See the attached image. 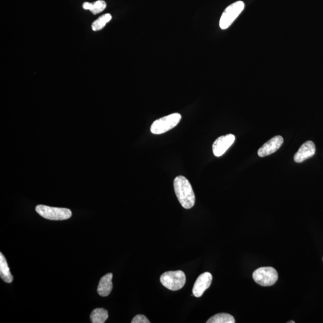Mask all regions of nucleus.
<instances>
[{
    "instance_id": "f257e3e1",
    "label": "nucleus",
    "mask_w": 323,
    "mask_h": 323,
    "mask_svg": "<svg viewBox=\"0 0 323 323\" xmlns=\"http://www.w3.org/2000/svg\"><path fill=\"white\" fill-rule=\"evenodd\" d=\"M174 188L183 207L187 209L193 207L195 203V195L189 180L184 176H177L174 180Z\"/></svg>"
},
{
    "instance_id": "f03ea898",
    "label": "nucleus",
    "mask_w": 323,
    "mask_h": 323,
    "mask_svg": "<svg viewBox=\"0 0 323 323\" xmlns=\"http://www.w3.org/2000/svg\"><path fill=\"white\" fill-rule=\"evenodd\" d=\"M181 119V115L177 113L160 118L153 122L150 128V131L156 135L167 132L176 127Z\"/></svg>"
},
{
    "instance_id": "7ed1b4c3",
    "label": "nucleus",
    "mask_w": 323,
    "mask_h": 323,
    "mask_svg": "<svg viewBox=\"0 0 323 323\" xmlns=\"http://www.w3.org/2000/svg\"><path fill=\"white\" fill-rule=\"evenodd\" d=\"M161 283L167 289L172 291H177L184 287L186 278L182 270L166 272L160 278Z\"/></svg>"
},
{
    "instance_id": "20e7f679",
    "label": "nucleus",
    "mask_w": 323,
    "mask_h": 323,
    "mask_svg": "<svg viewBox=\"0 0 323 323\" xmlns=\"http://www.w3.org/2000/svg\"><path fill=\"white\" fill-rule=\"evenodd\" d=\"M36 210L38 214L45 219L51 220H67L71 217L70 209L63 208L51 207V206L39 205Z\"/></svg>"
},
{
    "instance_id": "39448f33",
    "label": "nucleus",
    "mask_w": 323,
    "mask_h": 323,
    "mask_svg": "<svg viewBox=\"0 0 323 323\" xmlns=\"http://www.w3.org/2000/svg\"><path fill=\"white\" fill-rule=\"evenodd\" d=\"M253 278L260 286L268 287L275 284L278 279V274L272 267H261L253 273Z\"/></svg>"
},
{
    "instance_id": "423d86ee",
    "label": "nucleus",
    "mask_w": 323,
    "mask_h": 323,
    "mask_svg": "<svg viewBox=\"0 0 323 323\" xmlns=\"http://www.w3.org/2000/svg\"><path fill=\"white\" fill-rule=\"evenodd\" d=\"M245 7V4L242 1L234 2L226 8L220 19L219 25L221 29L226 30L231 26Z\"/></svg>"
},
{
    "instance_id": "0eeeda50",
    "label": "nucleus",
    "mask_w": 323,
    "mask_h": 323,
    "mask_svg": "<svg viewBox=\"0 0 323 323\" xmlns=\"http://www.w3.org/2000/svg\"><path fill=\"white\" fill-rule=\"evenodd\" d=\"M235 140V136L233 134L220 136L212 144V152L214 155L216 157L222 156L234 143Z\"/></svg>"
},
{
    "instance_id": "6e6552de",
    "label": "nucleus",
    "mask_w": 323,
    "mask_h": 323,
    "mask_svg": "<svg viewBox=\"0 0 323 323\" xmlns=\"http://www.w3.org/2000/svg\"><path fill=\"white\" fill-rule=\"evenodd\" d=\"M212 280V276L210 273L206 272L202 273L197 278L194 283L193 290V295L196 298H200L203 293L210 287Z\"/></svg>"
},
{
    "instance_id": "1a4fd4ad",
    "label": "nucleus",
    "mask_w": 323,
    "mask_h": 323,
    "mask_svg": "<svg viewBox=\"0 0 323 323\" xmlns=\"http://www.w3.org/2000/svg\"><path fill=\"white\" fill-rule=\"evenodd\" d=\"M284 142L283 138L281 136L277 135L272 138L266 143H264L259 149L258 153L260 158H263L267 156L271 155L277 151L283 145Z\"/></svg>"
},
{
    "instance_id": "9d476101",
    "label": "nucleus",
    "mask_w": 323,
    "mask_h": 323,
    "mask_svg": "<svg viewBox=\"0 0 323 323\" xmlns=\"http://www.w3.org/2000/svg\"><path fill=\"white\" fill-rule=\"evenodd\" d=\"M316 152V145L313 141L305 142L295 153L294 161L296 163L303 162L305 160L310 159L315 155Z\"/></svg>"
},
{
    "instance_id": "9b49d317",
    "label": "nucleus",
    "mask_w": 323,
    "mask_h": 323,
    "mask_svg": "<svg viewBox=\"0 0 323 323\" xmlns=\"http://www.w3.org/2000/svg\"><path fill=\"white\" fill-rule=\"evenodd\" d=\"M113 273H109L105 275L100 279L97 292L101 296H109L113 289Z\"/></svg>"
},
{
    "instance_id": "f8f14e48",
    "label": "nucleus",
    "mask_w": 323,
    "mask_h": 323,
    "mask_svg": "<svg viewBox=\"0 0 323 323\" xmlns=\"http://www.w3.org/2000/svg\"><path fill=\"white\" fill-rule=\"evenodd\" d=\"M0 276L2 280L7 283H10L13 280L9 267H8L7 261L2 253H0Z\"/></svg>"
},
{
    "instance_id": "ddd939ff",
    "label": "nucleus",
    "mask_w": 323,
    "mask_h": 323,
    "mask_svg": "<svg viewBox=\"0 0 323 323\" xmlns=\"http://www.w3.org/2000/svg\"><path fill=\"white\" fill-rule=\"evenodd\" d=\"M106 2L103 0H98L94 3L85 2L83 4V8L85 10H89L94 14L102 12L106 8Z\"/></svg>"
},
{
    "instance_id": "4468645a",
    "label": "nucleus",
    "mask_w": 323,
    "mask_h": 323,
    "mask_svg": "<svg viewBox=\"0 0 323 323\" xmlns=\"http://www.w3.org/2000/svg\"><path fill=\"white\" fill-rule=\"evenodd\" d=\"M90 318L92 323H104L109 318V313L104 308H97L92 311Z\"/></svg>"
},
{
    "instance_id": "2eb2a0df",
    "label": "nucleus",
    "mask_w": 323,
    "mask_h": 323,
    "mask_svg": "<svg viewBox=\"0 0 323 323\" xmlns=\"http://www.w3.org/2000/svg\"><path fill=\"white\" fill-rule=\"evenodd\" d=\"M234 317L226 313L217 314L209 319L206 323H235Z\"/></svg>"
},
{
    "instance_id": "dca6fc26",
    "label": "nucleus",
    "mask_w": 323,
    "mask_h": 323,
    "mask_svg": "<svg viewBox=\"0 0 323 323\" xmlns=\"http://www.w3.org/2000/svg\"><path fill=\"white\" fill-rule=\"evenodd\" d=\"M112 19L111 14L107 13L100 16L99 18L92 23V29L93 31H100L109 23Z\"/></svg>"
},
{
    "instance_id": "f3484780",
    "label": "nucleus",
    "mask_w": 323,
    "mask_h": 323,
    "mask_svg": "<svg viewBox=\"0 0 323 323\" xmlns=\"http://www.w3.org/2000/svg\"><path fill=\"white\" fill-rule=\"evenodd\" d=\"M132 323H150V322L144 315H136L131 322Z\"/></svg>"
},
{
    "instance_id": "a211bd4d",
    "label": "nucleus",
    "mask_w": 323,
    "mask_h": 323,
    "mask_svg": "<svg viewBox=\"0 0 323 323\" xmlns=\"http://www.w3.org/2000/svg\"><path fill=\"white\" fill-rule=\"evenodd\" d=\"M287 323H295V322H293V321H290V322H287Z\"/></svg>"
},
{
    "instance_id": "6ab92c4d",
    "label": "nucleus",
    "mask_w": 323,
    "mask_h": 323,
    "mask_svg": "<svg viewBox=\"0 0 323 323\" xmlns=\"http://www.w3.org/2000/svg\"></svg>"
}]
</instances>
